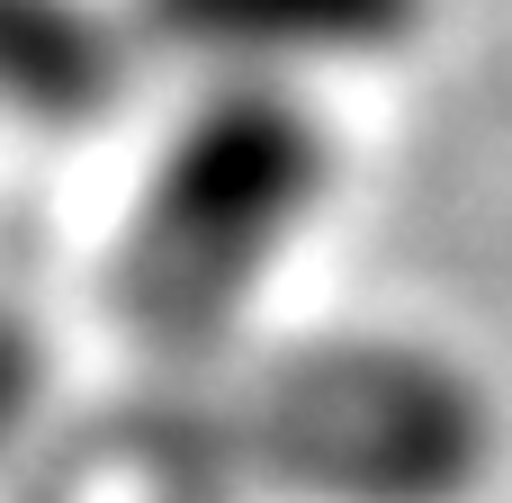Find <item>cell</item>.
I'll list each match as a JSON object with an SVG mask.
<instances>
[{
    "mask_svg": "<svg viewBox=\"0 0 512 503\" xmlns=\"http://www.w3.org/2000/svg\"><path fill=\"white\" fill-rule=\"evenodd\" d=\"M324 198H333V126L306 108V90L270 72H225L171 126L126 207L108 261V315L153 360L225 351V333L279 279Z\"/></svg>",
    "mask_w": 512,
    "mask_h": 503,
    "instance_id": "1",
    "label": "cell"
},
{
    "mask_svg": "<svg viewBox=\"0 0 512 503\" xmlns=\"http://www.w3.org/2000/svg\"><path fill=\"white\" fill-rule=\"evenodd\" d=\"M153 54H189L216 72H306V63H369L414 45L432 0H135Z\"/></svg>",
    "mask_w": 512,
    "mask_h": 503,
    "instance_id": "3",
    "label": "cell"
},
{
    "mask_svg": "<svg viewBox=\"0 0 512 503\" xmlns=\"http://www.w3.org/2000/svg\"><path fill=\"white\" fill-rule=\"evenodd\" d=\"M243 459L315 503H468L495 405L432 342H306L243 387Z\"/></svg>",
    "mask_w": 512,
    "mask_h": 503,
    "instance_id": "2",
    "label": "cell"
}]
</instances>
